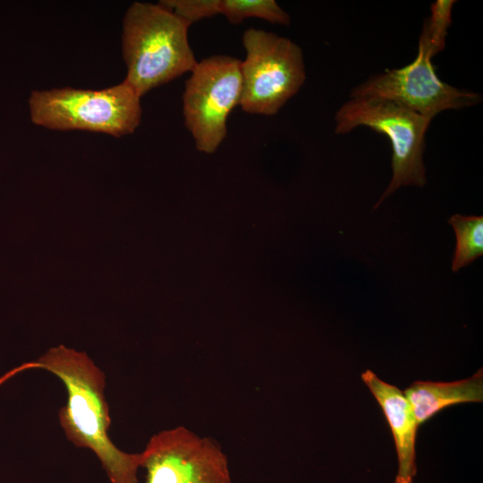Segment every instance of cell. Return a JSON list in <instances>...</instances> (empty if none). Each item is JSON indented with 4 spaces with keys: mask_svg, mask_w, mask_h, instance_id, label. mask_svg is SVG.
Returning a JSON list of instances; mask_svg holds the SVG:
<instances>
[{
    "mask_svg": "<svg viewBox=\"0 0 483 483\" xmlns=\"http://www.w3.org/2000/svg\"><path fill=\"white\" fill-rule=\"evenodd\" d=\"M24 369L47 370L63 382L67 402L59 411L60 425L73 445L95 453L112 483H140V453L122 451L109 437L105 374L85 352L59 345L19 368Z\"/></svg>",
    "mask_w": 483,
    "mask_h": 483,
    "instance_id": "cell-1",
    "label": "cell"
},
{
    "mask_svg": "<svg viewBox=\"0 0 483 483\" xmlns=\"http://www.w3.org/2000/svg\"><path fill=\"white\" fill-rule=\"evenodd\" d=\"M190 25L158 4L133 3L123 19L124 81L141 97L191 72L198 62L188 41Z\"/></svg>",
    "mask_w": 483,
    "mask_h": 483,
    "instance_id": "cell-2",
    "label": "cell"
},
{
    "mask_svg": "<svg viewBox=\"0 0 483 483\" xmlns=\"http://www.w3.org/2000/svg\"><path fill=\"white\" fill-rule=\"evenodd\" d=\"M31 120L52 130H84L121 137L141 119L140 97L124 80L100 90L72 88L36 90L30 97Z\"/></svg>",
    "mask_w": 483,
    "mask_h": 483,
    "instance_id": "cell-3",
    "label": "cell"
},
{
    "mask_svg": "<svg viewBox=\"0 0 483 483\" xmlns=\"http://www.w3.org/2000/svg\"><path fill=\"white\" fill-rule=\"evenodd\" d=\"M335 133L366 126L386 135L392 145V180L374 208L399 187L426 183L423 153L432 119L398 103L375 97H352L335 114Z\"/></svg>",
    "mask_w": 483,
    "mask_h": 483,
    "instance_id": "cell-4",
    "label": "cell"
},
{
    "mask_svg": "<svg viewBox=\"0 0 483 483\" xmlns=\"http://www.w3.org/2000/svg\"><path fill=\"white\" fill-rule=\"evenodd\" d=\"M242 44L240 106L249 114L273 115L305 81L302 51L289 38L253 28L244 31Z\"/></svg>",
    "mask_w": 483,
    "mask_h": 483,
    "instance_id": "cell-5",
    "label": "cell"
},
{
    "mask_svg": "<svg viewBox=\"0 0 483 483\" xmlns=\"http://www.w3.org/2000/svg\"><path fill=\"white\" fill-rule=\"evenodd\" d=\"M241 61L225 55L198 62L182 95L184 123L196 148L213 153L225 140L226 122L242 98Z\"/></svg>",
    "mask_w": 483,
    "mask_h": 483,
    "instance_id": "cell-6",
    "label": "cell"
},
{
    "mask_svg": "<svg viewBox=\"0 0 483 483\" xmlns=\"http://www.w3.org/2000/svg\"><path fill=\"white\" fill-rule=\"evenodd\" d=\"M438 52L422 28L418 55L411 64L371 77L352 90V97L393 101L430 119L445 110L479 104V94L456 89L438 78L431 62Z\"/></svg>",
    "mask_w": 483,
    "mask_h": 483,
    "instance_id": "cell-7",
    "label": "cell"
},
{
    "mask_svg": "<svg viewBox=\"0 0 483 483\" xmlns=\"http://www.w3.org/2000/svg\"><path fill=\"white\" fill-rule=\"evenodd\" d=\"M140 453L144 483H233L220 445L182 426L153 435Z\"/></svg>",
    "mask_w": 483,
    "mask_h": 483,
    "instance_id": "cell-8",
    "label": "cell"
},
{
    "mask_svg": "<svg viewBox=\"0 0 483 483\" xmlns=\"http://www.w3.org/2000/svg\"><path fill=\"white\" fill-rule=\"evenodd\" d=\"M361 379L370 390L388 422L398 458L395 483H412L417 473L416 436L418 423L411 406L397 386L380 379L373 371L361 373Z\"/></svg>",
    "mask_w": 483,
    "mask_h": 483,
    "instance_id": "cell-9",
    "label": "cell"
},
{
    "mask_svg": "<svg viewBox=\"0 0 483 483\" xmlns=\"http://www.w3.org/2000/svg\"><path fill=\"white\" fill-rule=\"evenodd\" d=\"M403 393L419 426L452 405L482 402L483 370L453 382L415 381Z\"/></svg>",
    "mask_w": 483,
    "mask_h": 483,
    "instance_id": "cell-10",
    "label": "cell"
},
{
    "mask_svg": "<svg viewBox=\"0 0 483 483\" xmlns=\"http://www.w3.org/2000/svg\"><path fill=\"white\" fill-rule=\"evenodd\" d=\"M456 236L452 271L458 272L483 255V216L455 214L448 219Z\"/></svg>",
    "mask_w": 483,
    "mask_h": 483,
    "instance_id": "cell-11",
    "label": "cell"
},
{
    "mask_svg": "<svg viewBox=\"0 0 483 483\" xmlns=\"http://www.w3.org/2000/svg\"><path fill=\"white\" fill-rule=\"evenodd\" d=\"M220 13L234 25L250 17L282 25H289L291 21L274 0H221Z\"/></svg>",
    "mask_w": 483,
    "mask_h": 483,
    "instance_id": "cell-12",
    "label": "cell"
},
{
    "mask_svg": "<svg viewBox=\"0 0 483 483\" xmlns=\"http://www.w3.org/2000/svg\"><path fill=\"white\" fill-rule=\"evenodd\" d=\"M221 0H163L159 4L190 26L198 21L220 13Z\"/></svg>",
    "mask_w": 483,
    "mask_h": 483,
    "instance_id": "cell-13",
    "label": "cell"
},
{
    "mask_svg": "<svg viewBox=\"0 0 483 483\" xmlns=\"http://www.w3.org/2000/svg\"><path fill=\"white\" fill-rule=\"evenodd\" d=\"M453 0H437L431 4V14L425 21L423 28L434 46L440 52L444 49L447 30L452 23Z\"/></svg>",
    "mask_w": 483,
    "mask_h": 483,
    "instance_id": "cell-14",
    "label": "cell"
}]
</instances>
